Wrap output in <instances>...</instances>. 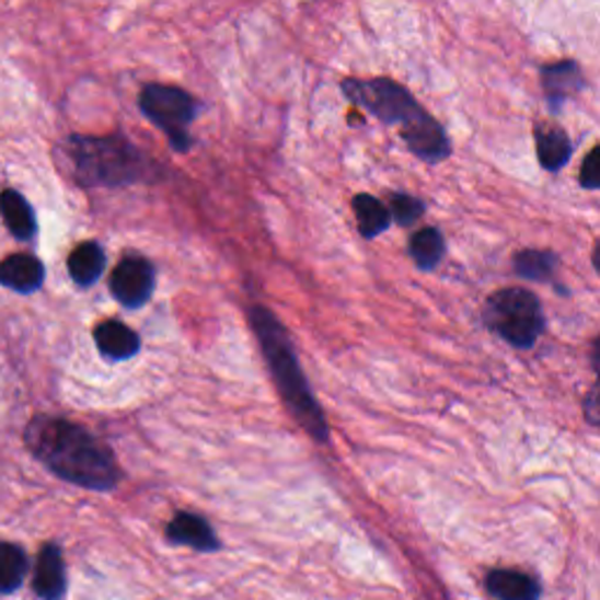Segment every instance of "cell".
I'll list each match as a JSON object with an SVG mask.
<instances>
[{"label":"cell","instance_id":"obj_1","mask_svg":"<svg viewBox=\"0 0 600 600\" xmlns=\"http://www.w3.org/2000/svg\"><path fill=\"white\" fill-rule=\"evenodd\" d=\"M24 439L49 472L80 488L111 491L120 483L118 460L85 427L38 415L26 427Z\"/></svg>","mask_w":600,"mask_h":600},{"label":"cell","instance_id":"obj_2","mask_svg":"<svg viewBox=\"0 0 600 600\" xmlns=\"http://www.w3.org/2000/svg\"><path fill=\"white\" fill-rule=\"evenodd\" d=\"M353 106L399 129L411 153L429 164L443 162L453 148L443 125L392 78H347L341 85Z\"/></svg>","mask_w":600,"mask_h":600},{"label":"cell","instance_id":"obj_3","mask_svg":"<svg viewBox=\"0 0 600 600\" xmlns=\"http://www.w3.org/2000/svg\"><path fill=\"white\" fill-rule=\"evenodd\" d=\"M249 322H252L261 353L265 361H268V369L273 373L279 396L285 399L287 408L316 441H326L328 427L324 420V413L320 404H316V399L312 396V390L303 376V369H300V361L296 357V349L285 324L263 305L252 308V312H249Z\"/></svg>","mask_w":600,"mask_h":600},{"label":"cell","instance_id":"obj_4","mask_svg":"<svg viewBox=\"0 0 600 600\" xmlns=\"http://www.w3.org/2000/svg\"><path fill=\"white\" fill-rule=\"evenodd\" d=\"M69 160L82 186L118 188L155 178L162 166L125 137H71Z\"/></svg>","mask_w":600,"mask_h":600},{"label":"cell","instance_id":"obj_5","mask_svg":"<svg viewBox=\"0 0 600 600\" xmlns=\"http://www.w3.org/2000/svg\"><path fill=\"white\" fill-rule=\"evenodd\" d=\"M483 324L516 349H530L544 333L546 320L540 298L519 289L495 291L483 305Z\"/></svg>","mask_w":600,"mask_h":600},{"label":"cell","instance_id":"obj_6","mask_svg":"<svg viewBox=\"0 0 600 600\" xmlns=\"http://www.w3.org/2000/svg\"><path fill=\"white\" fill-rule=\"evenodd\" d=\"M139 108L146 118L153 123L176 153H186L193 146L191 125L197 118L199 104L193 94L174 85H146L139 94Z\"/></svg>","mask_w":600,"mask_h":600},{"label":"cell","instance_id":"obj_7","mask_svg":"<svg viewBox=\"0 0 600 600\" xmlns=\"http://www.w3.org/2000/svg\"><path fill=\"white\" fill-rule=\"evenodd\" d=\"M155 291L153 263L139 254H127L111 275V293L127 310L143 308Z\"/></svg>","mask_w":600,"mask_h":600},{"label":"cell","instance_id":"obj_8","mask_svg":"<svg viewBox=\"0 0 600 600\" xmlns=\"http://www.w3.org/2000/svg\"><path fill=\"white\" fill-rule=\"evenodd\" d=\"M540 76H542V92L546 96L552 113H558L561 106L568 102L570 96H575L587 85L585 73H581L579 64L575 61H556V64L542 66Z\"/></svg>","mask_w":600,"mask_h":600},{"label":"cell","instance_id":"obj_9","mask_svg":"<svg viewBox=\"0 0 600 600\" xmlns=\"http://www.w3.org/2000/svg\"><path fill=\"white\" fill-rule=\"evenodd\" d=\"M33 591L43 600H61L66 593V565L57 544H45L33 573Z\"/></svg>","mask_w":600,"mask_h":600},{"label":"cell","instance_id":"obj_10","mask_svg":"<svg viewBox=\"0 0 600 600\" xmlns=\"http://www.w3.org/2000/svg\"><path fill=\"white\" fill-rule=\"evenodd\" d=\"M166 538L174 544L183 546H193L197 552H219L221 542L216 538V532L211 526L197 514H176L174 519L166 526Z\"/></svg>","mask_w":600,"mask_h":600},{"label":"cell","instance_id":"obj_11","mask_svg":"<svg viewBox=\"0 0 600 600\" xmlns=\"http://www.w3.org/2000/svg\"><path fill=\"white\" fill-rule=\"evenodd\" d=\"M535 150L538 160L546 172H561L573 158V141L568 131L554 123H538L535 125Z\"/></svg>","mask_w":600,"mask_h":600},{"label":"cell","instance_id":"obj_12","mask_svg":"<svg viewBox=\"0 0 600 600\" xmlns=\"http://www.w3.org/2000/svg\"><path fill=\"white\" fill-rule=\"evenodd\" d=\"M94 341L99 353L111 361H125L135 357L141 349V338L137 331L118 320H108L94 328Z\"/></svg>","mask_w":600,"mask_h":600},{"label":"cell","instance_id":"obj_13","mask_svg":"<svg viewBox=\"0 0 600 600\" xmlns=\"http://www.w3.org/2000/svg\"><path fill=\"white\" fill-rule=\"evenodd\" d=\"M45 268L31 254H16L0 263V285L20 293H33L43 287Z\"/></svg>","mask_w":600,"mask_h":600},{"label":"cell","instance_id":"obj_14","mask_svg":"<svg viewBox=\"0 0 600 600\" xmlns=\"http://www.w3.org/2000/svg\"><path fill=\"white\" fill-rule=\"evenodd\" d=\"M486 589L497 600H540V596H542V589L538 581L519 570L488 573Z\"/></svg>","mask_w":600,"mask_h":600},{"label":"cell","instance_id":"obj_15","mask_svg":"<svg viewBox=\"0 0 600 600\" xmlns=\"http://www.w3.org/2000/svg\"><path fill=\"white\" fill-rule=\"evenodd\" d=\"M408 256L415 263V268L423 273H431L439 268V263L446 256V240L439 228H423L411 235L408 240Z\"/></svg>","mask_w":600,"mask_h":600},{"label":"cell","instance_id":"obj_16","mask_svg":"<svg viewBox=\"0 0 600 600\" xmlns=\"http://www.w3.org/2000/svg\"><path fill=\"white\" fill-rule=\"evenodd\" d=\"M106 254L96 242H82L69 256V273L78 287H92L104 275Z\"/></svg>","mask_w":600,"mask_h":600},{"label":"cell","instance_id":"obj_17","mask_svg":"<svg viewBox=\"0 0 600 600\" xmlns=\"http://www.w3.org/2000/svg\"><path fill=\"white\" fill-rule=\"evenodd\" d=\"M353 211H355L361 238H366V240H373V238L382 235V232L392 226L388 205H382L378 197H373L369 193H359L353 197Z\"/></svg>","mask_w":600,"mask_h":600},{"label":"cell","instance_id":"obj_18","mask_svg":"<svg viewBox=\"0 0 600 600\" xmlns=\"http://www.w3.org/2000/svg\"><path fill=\"white\" fill-rule=\"evenodd\" d=\"M0 216L16 240H31L36 235V216L31 205L16 191H5L0 195Z\"/></svg>","mask_w":600,"mask_h":600},{"label":"cell","instance_id":"obj_19","mask_svg":"<svg viewBox=\"0 0 600 600\" xmlns=\"http://www.w3.org/2000/svg\"><path fill=\"white\" fill-rule=\"evenodd\" d=\"M561 265V258L554 252L544 249H523L514 256V270L528 281H549Z\"/></svg>","mask_w":600,"mask_h":600},{"label":"cell","instance_id":"obj_20","mask_svg":"<svg viewBox=\"0 0 600 600\" xmlns=\"http://www.w3.org/2000/svg\"><path fill=\"white\" fill-rule=\"evenodd\" d=\"M28 558L22 546L0 542V593H12L24 585Z\"/></svg>","mask_w":600,"mask_h":600},{"label":"cell","instance_id":"obj_21","mask_svg":"<svg viewBox=\"0 0 600 600\" xmlns=\"http://www.w3.org/2000/svg\"><path fill=\"white\" fill-rule=\"evenodd\" d=\"M425 203L420 197H413V195H406V193H394L390 197V205H388V211H390V219L396 223V226H413L415 221L423 219L425 214Z\"/></svg>","mask_w":600,"mask_h":600},{"label":"cell","instance_id":"obj_22","mask_svg":"<svg viewBox=\"0 0 600 600\" xmlns=\"http://www.w3.org/2000/svg\"><path fill=\"white\" fill-rule=\"evenodd\" d=\"M600 148H591L589 150V155L587 160L581 162V170H579V183H581V188H587V191H596L600 186Z\"/></svg>","mask_w":600,"mask_h":600}]
</instances>
